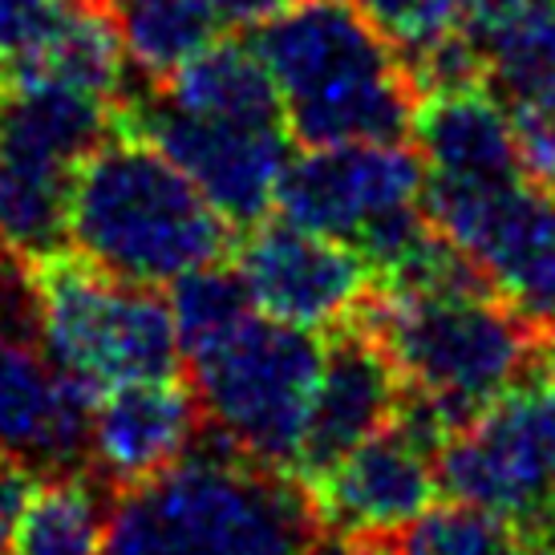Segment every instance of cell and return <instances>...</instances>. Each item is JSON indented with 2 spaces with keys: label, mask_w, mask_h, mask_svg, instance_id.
Instances as JSON below:
<instances>
[{
  "label": "cell",
  "mask_w": 555,
  "mask_h": 555,
  "mask_svg": "<svg viewBox=\"0 0 555 555\" xmlns=\"http://www.w3.org/2000/svg\"><path fill=\"white\" fill-rule=\"evenodd\" d=\"M377 29L398 46L401 62H414L426 49L463 33L470 0H357Z\"/></svg>",
  "instance_id": "cb8c5ba5"
},
{
  "label": "cell",
  "mask_w": 555,
  "mask_h": 555,
  "mask_svg": "<svg viewBox=\"0 0 555 555\" xmlns=\"http://www.w3.org/2000/svg\"><path fill=\"white\" fill-rule=\"evenodd\" d=\"M422 191L426 167L405 142L309 146L284 170L276 211L361 251L377 280L430 228Z\"/></svg>",
  "instance_id": "ba28073f"
},
{
  "label": "cell",
  "mask_w": 555,
  "mask_h": 555,
  "mask_svg": "<svg viewBox=\"0 0 555 555\" xmlns=\"http://www.w3.org/2000/svg\"><path fill=\"white\" fill-rule=\"evenodd\" d=\"M305 487L333 540L386 543L438 507V438L398 414Z\"/></svg>",
  "instance_id": "4fadbf2b"
},
{
  "label": "cell",
  "mask_w": 555,
  "mask_h": 555,
  "mask_svg": "<svg viewBox=\"0 0 555 555\" xmlns=\"http://www.w3.org/2000/svg\"><path fill=\"white\" fill-rule=\"evenodd\" d=\"M69 9L74 0H0V74L33 62Z\"/></svg>",
  "instance_id": "d4e9b609"
},
{
  "label": "cell",
  "mask_w": 555,
  "mask_h": 555,
  "mask_svg": "<svg viewBox=\"0 0 555 555\" xmlns=\"http://www.w3.org/2000/svg\"><path fill=\"white\" fill-rule=\"evenodd\" d=\"M414 142L426 167V183L507 186L527 179L515 126L487 81L422 93Z\"/></svg>",
  "instance_id": "e0dca14e"
},
{
  "label": "cell",
  "mask_w": 555,
  "mask_h": 555,
  "mask_svg": "<svg viewBox=\"0 0 555 555\" xmlns=\"http://www.w3.org/2000/svg\"><path fill=\"white\" fill-rule=\"evenodd\" d=\"M312 491L223 438L118 494L102 555H328Z\"/></svg>",
  "instance_id": "6da1fadb"
},
{
  "label": "cell",
  "mask_w": 555,
  "mask_h": 555,
  "mask_svg": "<svg viewBox=\"0 0 555 555\" xmlns=\"http://www.w3.org/2000/svg\"><path fill=\"white\" fill-rule=\"evenodd\" d=\"M321 361L324 340L317 333L251 312L223 340L191 357L203 426L247 459L293 475Z\"/></svg>",
  "instance_id": "52a82bcc"
},
{
  "label": "cell",
  "mask_w": 555,
  "mask_h": 555,
  "mask_svg": "<svg viewBox=\"0 0 555 555\" xmlns=\"http://www.w3.org/2000/svg\"><path fill=\"white\" fill-rule=\"evenodd\" d=\"M37 478L41 475H37L33 466L0 454V555L13 547L16 519H21V511H25V503H29Z\"/></svg>",
  "instance_id": "484cf974"
},
{
  "label": "cell",
  "mask_w": 555,
  "mask_h": 555,
  "mask_svg": "<svg viewBox=\"0 0 555 555\" xmlns=\"http://www.w3.org/2000/svg\"><path fill=\"white\" fill-rule=\"evenodd\" d=\"M463 33L478 53L482 81L511 118H555V0L463 25Z\"/></svg>",
  "instance_id": "ac0fdd59"
},
{
  "label": "cell",
  "mask_w": 555,
  "mask_h": 555,
  "mask_svg": "<svg viewBox=\"0 0 555 555\" xmlns=\"http://www.w3.org/2000/svg\"><path fill=\"white\" fill-rule=\"evenodd\" d=\"M434 232L463 247L491 288L527 321L555 333V195L531 179L507 186L426 183Z\"/></svg>",
  "instance_id": "30bf717a"
},
{
  "label": "cell",
  "mask_w": 555,
  "mask_h": 555,
  "mask_svg": "<svg viewBox=\"0 0 555 555\" xmlns=\"http://www.w3.org/2000/svg\"><path fill=\"white\" fill-rule=\"evenodd\" d=\"M37 324L49 361L98 398L126 382L183 377V345L167 296L130 284L86 256L29 260Z\"/></svg>",
  "instance_id": "5b68a950"
},
{
  "label": "cell",
  "mask_w": 555,
  "mask_h": 555,
  "mask_svg": "<svg viewBox=\"0 0 555 555\" xmlns=\"http://www.w3.org/2000/svg\"><path fill=\"white\" fill-rule=\"evenodd\" d=\"M98 393L49 361L37 333L0 324V454L37 475L78 470Z\"/></svg>",
  "instance_id": "5bb4252c"
},
{
  "label": "cell",
  "mask_w": 555,
  "mask_h": 555,
  "mask_svg": "<svg viewBox=\"0 0 555 555\" xmlns=\"http://www.w3.org/2000/svg\"><path fill=\"white\" fill-rule=\"evenodd\" d=\"M98 4L114 21L130 65L151 86H163L179 65L211 46L223 25L207 0H98Z\"/></svg>",
  "instance_id": "44dd1931"
},
{
  "label": "cell",
  "mask_w": 555,
  "mask_h": 555,
  "mask_svg": "<svg viewBox=\"0 0 555 555\" xmlns=\"http://www.w3.org/2000/svg\"><path fill=\"white\" fill-rule=\"evenodd\" d=\"M232 263L263 317L309 333L353 324L373 296V268L361 251L284 216L244 228Z\"/></svg>",
  "instance_id": "7c38bea8"
},
{
  "label": "cell",
  "mask_w": 555,
  "mask_h": 555,
  "mask_svg": "<svg viewBox=\"0 0 555 555\" xmlns=\"http://www.w3.org/2000/svg\"><path fill=\"white\" fill-rule=\"evenodd\" d=\"M69 244L130 284H170L232 247V223L175 158L118 114V130L78 170Z\"/></svg>",
  "instance_id": "3957f363"
},
{
  "label": "cell",
  "mask_w": 555,
  "mask_h": 555,
  "mask_svg": "<svg viewBox=\"0 0 555 555\" xmlns=\"http://www.w3.org/2000/svg\"><path fill=\"white\" fill-rule=\"evenodd\" d=\"M118 491L98 470L41 475L13 531V555H102Z\"/></svg>",
  "instance_id": "ffe728a7"
},
{
  "label": "cell",
  "mask_w": 555,
  "mask_h": 555,
  "mask_svg": "<svg viewBox=\"0 0 555 555\" xmlns=\"http://www.w3.org/2000/svg\"><path fill=\"white\" fill-rule=\"evenodd\" d=\"M438 482L454 503L519 527L531 555H555V365L450 434Z\"/></svg>",
  "instance_id": "9c48e42d"
},
{
  "label": "cell",
  "mask_w": 555,
  "mask_h": 555,
  "mask_svg": "<svg viewBox=\"0 0 555 555\" xmlns=\"http://www.w3.org/2000/svg\"><path fill=\"white\" fill-rule=\"evenodd\" d=\"M170 312H175V328H179V345L183 357L191 361L195 353L211 349L232 328L251 317V296H247L244 280L235 272V263H203L186 276L170 280Z\"/></svg>",
  "instance_id": "603a6c76"
},
{
  "label": "cell",
  "mask_w": 555,
  "mask_h": 555,
  "mask_svg": "<svg viewBox=\"0 0 555 555\" xmlns=\"http://www.w3.org/2000/svg\"><path fill=\"white\" fill-rule=\"evenodd\" d=\"M170 106L219 118V122L244 126H284L280 90L268 65H263L256 41H232L216 37L207 49H199L191 62H183L163 86H155Z\"/></svg>",
  "instance_id": "d6986e66"
},
{
  "label": "cell",
  "mask_w": 555,
  "mask_h": 555,
  "mask_svg": "<svg viewBox=\"0 0 555 555\" xmlns=\"http://www.w3.org/2000/svg\"><path fill=\"white\" fill-rule=\"evenodd\" d=\"M386 555H531L524 531L491 511L470 503L430 507L393 540L382 543Z\"/></svg>",
  "instance_id": "7402d4cb"
},
{
  "label": "cell",
  "mask_w": 555,
  "mask_h": 555,
  "mask_svg": "<svg viewBox=\"0 0 555 555\" xmlns=\"http://www.w3.org/2000/svg\"><path fill=\"white\" fill-rule=\"evenodd\" d=\"M118 130V106L62 81L0 74V247L46 260L69 240L81 163Z\"/></svg>",
  "instance_id": "8992f818"
},
{
  "label": "cell",
  "mask_w": 555,
  "mask_h": 555,
  "mask_svg": "<svg viewBox=\"0 0 555 555\" xmlns=\"http://www.w3.org/2000/svg\"><path fill=\"white\" fill-rule=\"evenodd\" d=\"M207 4L216 9V16L223 21V25L256 29V25H263V21L280 16L288 4H296V0H207Z\"/></svg>",
  "instance_id": "4316f807"
},
{
  "label": "cell",
  "mask_w": 555,
  "mask_h": 555,
  "mask_svg": "<svg viewBox=\"0 0 555 555\" xmlns=\"http://www.w3.org/2000/svg\"><path fill=\"white\" fill-rule=\"evenodd\" d=\"M361 321L386 345L401 386L447 434L463 430L511 389L555 365V333L527 321L491 284L450 293L373 288Z\"/></svg>",
  "instance_id": "277c9868"
},
{
  "label": "cell",
  "mask_w": 555,
  "mask_h": 555,
  "mask_svg": "<svg viewBox=\"0 0 555 555\" xmlns=\"http://www.w3.org/2000/svg\"><path fill=\"white\" fill-rule=\"evenodd\" d=\"M118 114L163 146L232 228H256L276 211L280 179L293 163L288 126L199 118L170 106L155 86L151 93L126 98Z\"/></svg>",
  "instance_id": "8fae6325"
},
{
  "label": "cell",
  "mask_w": 555,
  "mask_h": 555,
  "mask_svg": "<svg viewBox=\"0 0 555 555\" xmlns=\"http://www.w3.org/2000/svg\"><path fill=\"white\" fill-rule=\"evenodd\" d=\"M199 434V401L183 377L109 386L90 422L93 470L122 494L179 463Z\"/></svg>",
  "instance_id": "2e32d148"
},
{
  "label": "cell",
  "mask_w": 555,
  "mask_h": 555,
  "mask_svg": "<svg viewBox=\"0 0 555 555\" xmlns=\"http://www.w3.org/2000/svg\"><path fill=\"white\" fill-rule=\"evenodd\" d=\"M268 74L280 90L296 146L405 142L417 93L398 46L357 0H296L256 25Z\"/></svg>",
  "instance_id": "7a4b0ae2"
},
{
  "label": "cell",
  "mask_w": 555,
  "mask_h": 555,
  "mask_svg": "<svg viewBox=\"0 0 555 555\" xmlns=\"http://www.w3.org/2000/svg\"><path fill=\"white\" fill-rule=\"evenodd\" d=\"M328 555H386L382 552V543H333V552Z\"/></svg>",
  "instance_id": "83f0119b"
},
{
  "label": "cell",
  "mask_w": 555,
  "mask_h": 555,
  "mask_svg": "<svg viewBox=\"0 0 555 555\" xmlns=\"http://www.w3.org/2000/svg\"><path fill=\"white\" fill-rule=\"evenodd\" d=\"M405 398L398 365L389 361L386 345L373 337L361 317L345 328H333L324 340L321 377L305 422V442L296 454L293 475L312 482L328 466L361 447L370 434L393 422Z\"/></svg>",
  "instance_id": "9a60e30c"
}]
</instances>
